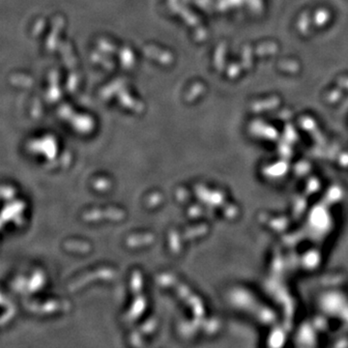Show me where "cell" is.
Returning <instances> with one entry per match:
<instances>
[{"label":"cell","mask_w":348,"mask_h":348,"mask_svg":"<svg viewBox=\"0 0 348 348\" xmlns=\"http://www.w3.org/2000/svg\"><path fill=\"white\" fill-rule=\"evenodd\" d=\"M65 246L70 250H74L78 252H86L89 250V245L84 242H68L65 244Z\"/></svg>","instance_id":"cell-4"},{"label":"cell","mask_w":348,"mask_h":348,"mask_svg":"<svg viewBox=\"0 0 348 348\" xmlns=\"http://www.w3.org/2000/svg\"><path fill=\"white\" fill-rule=\"evenodd\" d=\"M114 275V272L112 270H110V269H104V270H100L98 272H95V273H91V274H88V275H86L84 278H80V280H78L76 282H74L72 284H71V286H69V290H74L80 288L82 286H84L86 282L93 280L92 278L94 276H104L106 278H112Z\"/></svg>","instance_id":"cell-2"},{"label":"cell","mask_w":348,"mask_h":348,"mask_svg":"<svg viewBox=\"0 0 348 348\" xmlns=\"http://www.w3.org/2000/svg\"><path fill=\"white\" fill-rule=\"evenodd\" d=\"M101 216H106L114 220H120L124 218L125 213L118 209H110L108 211H90L84 214V218L86 220H100Z\"/></svg>","instance_id":"cell-1"},{"label":"cell","mask_w":348,"mask_h":348,"mask_svg":"<svg viewBox=\"0 0 348 348\" xmlns=\"http://www.w3.org/2000/svg\"><path fill=\"white\" fill-rule=\"evenodd\" d=\"M153 239H154V236L149 233L142 234V235H134L128 239L127 244L130 246H142L153 242Z\"/></svg>","instance_id":"cell-3"}]
</instances>
